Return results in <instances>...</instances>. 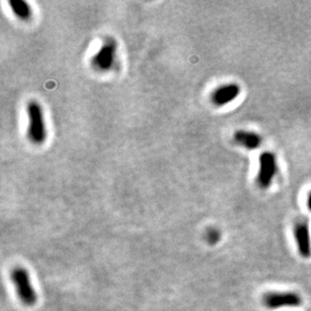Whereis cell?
I'll return each instance as SVG.
<instances>
[{"label":"cell","instance_id":"277c9868","mask_svg":"<svg viewBox=\"0 0 311 311\" xmlns=\"http://www.w3.org/2000/svg\"><path fill=\"white\" fill-rule=\"evenodd\" d=\"M117 55V42L114 39H107L99 51L92 58V65L101 72L111 70L115 64Z\"/></svg>","mask_w":311,"mask_h":311},{"label":"cell","instance_id":"ba28073f","mask_svg":"<svg viewBox=\"0 0 311 311\" xmlns=\"http://www.w3.org/2000/svg\"><path fill=\"white\" fill-rule=\"evenodd\" d=\"M234 140L237 144L249 150L259 148L262 143V137L259 134L246 130L237 131L234 135Z\"/></svg>","mask_w":311,"mask_h":311},{"label":"cell","instance_id":"8992f818","mask_svg":"<svg viewBox=\"0 0 311 311\" xmlns=\"http://www.w3.org/2000/svg\"><path fill=\"white\" fill-rule=\"evenodd\" d=\"M294 237L301 257L307 259L311 256V238L307 222H298L294 227Z\"/></svg>","mask_w":311,"mask_h":311},{"label":"cell","instance_id":"52a82bcc","mask_svg":"<svg viewBox=\"0 0 311 311\" xmlns=\"http://www.w3.org/2000/svg\"><path fill=\"white\" fill-rule=\"evenodd\" d=\"M241 92L237 84H227L216 88L212 94V102L215 106H225L237 99Z\"/></svg>","mask_w":311,"mask_h":311},{"label":"cell","instance_id":"7a4b0ae2","mask_svg":"<svg viewBox=\"0 0 311 311\" xmlns=\"http://www.w3.org/2000/svg\"><path fill=\"white\" fill-rule=\"evenodd\" d=\"M11 278L22 303L26 306H34L37 303L38 296L35 288L30 283L28 272L21 267L14 268L11 273Z\"/></svg>","mask_w":311,"mask_h":311},{"label":"cell","instance_id":"9c48e42d","mask_svg":"<svg viewBox=\"0 0 311 311\" xmlns=\"http://www.w3.org/2000/svg\"><path fill=\"white\" fill-rule=\"evenodd\" d=\"M9 5L15 17L19 19L20 20L27 21L32 19V7H30V5L26 1H22V0H12V1H9Z\"/></svg>","mask_w":311,"mask_h":311},{"label":"cell","instance_id":"3957f363","mask_svg":"<svg viewBox=\"0 0 311 311\" xmlns=\"http://www.w3.org/2000/svg\"><path fill=\"white\" fill-rule=\"evenodd\" d=\"M262 302L268 309H279L283 307H297L302 303V298L296 292L272 291L263 295Z\"/></svg>","mask_w":311,"mask_h":311},{"label":"cell","instance_id":"5b68a950","mask_svg":"<svg viewBox=\"0 0 311 311\" xmlns=\"http://www.w3.org/2000/svg\"><path fill=\"white\" fill-rule=\"evenodd\" d=\"M259 174L257 181L260 188L268 189L271 185L278 170L275 154L272 152H263L259 158Z\"/></svg>","mask_w":311,"mask_h":311},{"label":"cell","instance_id":"30bf717a","mask_svg":"<svg viewBox=\"0 0 311 311\" xmlns=\"http://www.w3.org/2000/svg\"><path fill=\"white\" fill-rule=\"evenodd\" d=\"M206 239H207L208 243L211 245H214L216 243H219V241L221 239V232L215 228H211L207 231Z\"/></svg>","mask_w":311,"mask_h":311},{"label":"cell","instance_id":"8fae6325","mask_svg":"<svg viewBox=\"0 0 311 311\" xmlns=\"http://www.w3.org/2000/svg\"><path fill=\"white\" fill-rule=\"evenodd\" d=\"M307 205H308V208H309V210L311 211V194H309V196H308V201H307Z\"/></svg>","mask_w":311,"mask_h":311},{"label":"cell","instance_id":"6da1fadb","mask_svg":"<svg viewBox=\"0 0 311 311\" xmlns=\"http://www.w3.org/2000/svg\"><path fill=\"white\" fill-rule=\"evenodd\" d=\"M27 117L28 139L34 144H42L46 139L45 122L42 108L37 101H30L27 104Z\"/></svg>","mask_w":311,"mask_h":311}]
</instances>
